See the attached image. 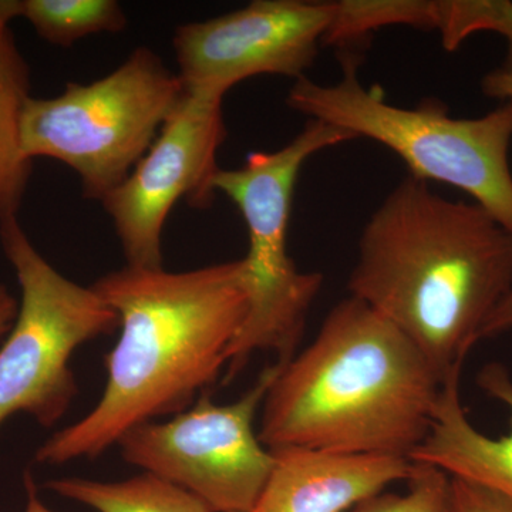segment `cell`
<instances>
[{
	"label": "cell",
	"instance_id": "obj_17",
	"mask_svg": "<svg viewBox=\"0 0 512 512\" xmlns=\"http://www.w3.org/2000/svg\"><path fill=\"white\" fill-rule=\"evenodd\" d=\"M436 30L441 45L454 52L477 32H494L508 43L504 69H512V2L510 0H436Z\"/></svg>",
	"mask_w": 512,
	"mask_h": 512
},
{
	"label": "cell",
	"instance_id": "obj_23",
	"mask_svg": "<svg viewBox=\"0 0 512 512\" xmlns=\"http://www.w3.org/2000/svg\"><path fill=\"white\" fill-rule=\"evenodd\" d=\"M18 18H20V0H0V29L10 28V23Z\"/></svg>",
	"mask_w": 512,
	"mask_h": 512
},
{
	"label": "cell",
	"instance_id": "obj_13",
	"mask_svg": "<svg viewBox=\"0 0 512 512\" xmlns=\"http://www.w3.org/2000/svg\"><path fill=\"white\" fill-rule=\"evenodd\" d=\"M32 74L12 30L0 29V224L18 217L33 161L23 156L20 128Z\"/></svg>",
	"mask_w": 512,
	"mask_h": 512
},
{
	"label": "cell",
	"instance_id": "obj_12",
	"mask_svg": "<svg viewBox=\"0 0 512 512\" xmlns=\"http://www.w3.org/2000/svg\"><path fill=\"white\" fill-rule=\"evenodd\" d=\"M461 372L441 384L429 434L410 454L414 463L444 471L447 476L470 481L512 503V377L507 367L493 362L478 373L477 384L487 396L510 410L508 436H485L464 412L460 397Z\"/></svg>",
	"mask_w": 512,
	"mask_h": 512
},
{
	"label": "cell",
	"instance_id": "obj_9",
	"mask_svg": "<svg viewBox=\"0 0 512 512\" xmlns=\"http://www.w3.org/2000/svg\"><path fill=\"white\" fill-rule=\"evenodd\" d=\"M222 97L188 92L126 181L103 201L127 265L163 268V229L181 198L211 207L218 150L227 138Z\"/></svg>",
	"mask_w": 512,
	"mask_h": 512
},
{
	"label": "cell",
	"instance_id": "obj_24",
	"mask_svg": "<svg viewBox=\"0 0 512 512\" xmlns=\"http://www.w3.org/2000/svg\"><path fill=\"white\" fill-rule=\"evenodd\" d=\"M26 493H28V505L25 512H53L37 497V488L33 477L29 473L25 476Z\"/></svg>",
	"mask_w": 512,
	"mask_h": 512
},
{
	"label": "cell",
	"instance_id": "obj_15",
	"mask_svg": "<svg viewBox=\"0 0 512 512\" xmlns=\"http://www.w3.org/2000/svg\"><path fill=\"white\" fill-rule=\"evenodd\" d=\"M20 18L47 43L60 47L99 33L124 32L128 25L116 0H20Z\"/></svg>",
	"mask_w": 512,
	"mask_h": 512
},
{
	"label": "cell",
	"instance_id": "obj_6",
	"mask_svg": "<svg viewBox=\"0 0 512 512\" xmlns=\"http://www.w3.org/2000/svg\"><path fill=\"white\" fill-rule=\"evenodd\" d=\"M185 94L150 47H137L93 83H67L55 97H30L20 128L23 156L72 168L83 197L103 201L133 173Z\"/></svg>",
	"mask_w": 512,
	"mask_h": 512
},
{
	"label": "cell",
	"instance_id": "obj_19",
	"mask_svg": "<svg viewBox=\"0 0 512 512\" xmlns=\"http://www.w3.org/2000/svg\"><path fill=\"white\" fill-rule=\"evenodd\" d=\"M448 512H512V503L481 485L450 477Z\"/></svg>",
	"mask_w": 512,
	"mask_h": 512
},
{
	"label": "cell",
	"instance_id": "obj_14",
	"mask_svg": "<svg viewBox=\"0 0 512 512\" xmlns=\"http://www.w3.org/2000/svg\"><path fill=\"white\" fill-rule=\"evenodd\" d=\"M46 488L97 512H212L190 491L148 473L119 483L60 478Z\"/></svg>",
	"mask_w": 512,
	"mask_h": 512
},
{
	"label": "cell",
	"instance_id": "obj_3",
	"mask_svg": "<svg viewBox=\"0 0 512 512\" xmlns=\"http://www.w3.org/2000/svg\"><path fill=\"white\" fill-rule=\"evenodd\" d=\"M436 369L393 323L349 296L282 366L262 403L268 450L409 457L433 423Z\"/></svg>",
	"mask_w": 512,
	"mask_h": 512
},
{
	"label": "cell",
	"instance_id": "obj_11",
	"mask_svg": "<svg viewBox=\"0 0 512 512\" xmlns=\"http://www.w3.org/2000/svg\"><path fill=\"white\" fill-rule=\"evenodd\" d=\"M274 468L252 512H345L409 481L416 463L390 454L275 450Z\"/></svg>",
	"mask_w": 512,
	"mask_h": 512
},
{
	"label": "cell",
	"instance_id": "obj_7",
	"mask_svg": "<svg viewBox=\"0 0 512 512\" xmlns=\"http://www.w3.org/2000/svg\"><path fill=\"white\" fill-rule=\"evenodd\" d=\"M0 242L22 291L18 316L0 349V426L30 414L55 426L77 394L70 369L74 350L111 335L119 315L97 295L56 271L39 254L18 217L0 224Z\"/></svg>",
	"mask_w": 512,
	"mask_h": 512
},
{
	"label": "cell",
	"instance_id": "obj_5",
	"mask_svg": "<svg viewBox=\"0 0 512 512\" xmlns=\"http://www.w3.org/2000/svg\"><path fill=\"white\" fill-rule=\"evenodd\" d=\"M353 140L338 127L308 120L281 150L249 153L242 167L220 168L212 178V190L237 205L248 229V252L239 259L248 313L229 350V377L237 376L256 352H275L281 365L296 355L323 275L299 271L289 255L293 194L309 158Z\"/></svg>",
	"mask_w": 512,
	"mask_h": 512
},
{
	"label": "cell",
	"instance_id": "obj_4",
	"mask_svg": "<svg viewBox=\"0 0 512 512\" xmlns=\"http://www.w3.org/2000/svg\"><path fill=\"white\" fill-rule=\"evenodd\" d=\"M359 60L343 56V76L323 84L295 80L286 104L308 120L323 121L389 148L416 180L437 181L470 195L512 232V103L477 119H456L434 99L416 107L390 104L379 86L366 89L357 76Z\"/></svg>",
	"mask_w": 512,
	"mask_h": 512
},
{
	"label": "cell",
	"instance_id": "obj_2",
	"mask_svg": "<svg viewBox=\"0 0 512 512\" xmlns=\"http://www.w3.org/2000/svg\"><path fill=\"white\" fill-rule=\"evenodd\" d=\"M348 288L444 382L512 291V232L476 202L448 200L409 175L366 222Z\"/></svg>",
	"mask_w": 512,
	"mask_h": 512
},
{
	"label": "cell",
	"instance_id": "obj_22",
	"mask_svg": "<svg viewBox=\"0 0 512 512\" xmlns=\"http://www.w3.org/2000/svg\"><path fill=\"white\" fill-rule=\"evenodd\" d=\"M19 303L15 296L8 291L5 285H0V338L10 332L16 316H18Z\"/></svg>",
	"mask_w": 512,
	"mask_h": 512
},
{
	"label": "cell",
	"instance_id": "obj_16",
	"mask_svg": "<svg viewBox=\"0 0 512 512\" xmlns=\"http://www.w3.org/2000/svg\"><path fill=\"white\" fill-rule=\"evenodd\" d=\"M323 45L350 46L389 26L436 30V0H339Z\"/></svg>",
	"mask_w": 512,
	"mask_h": 512
},
{
	"label": "cell",
	"instance_id": "obj_20",
	"mask_svg": "<svg viewBox=\"0 0 512 512\" xmlns=\"http://www.w3.org/2000/svg\"><path fill=\"white\" fill-rule=\"evenodd\" d=\"M481 90L490 99L512 103V69L501 67V69L485 74L481 80Z\"/></svg>",
	"mask_w": 512,
	"mask_h": 512
},
{
	"label": "cell",
	"instance_id": "obj_10",
	"mask_svg": "<svg viewBox=\"0 0 512 512\" xmlns=\"http://www.w3.org/2000/svg\"><path fill=\"white\" fill-rule=\"evenodd\" d=\"M332 2L255 0L175 30L178 76L188 92L222 97L256 76L305 77L332 20Z\"/></svg>",
	"mask_w": 512,
	"mask_h": 512
},
{
	"label": "cell",
	"instance_id": "obj_1",
	"mask_svg": "<svg viewBox=\"0 0 512 512\" xmlns=\"http://www.w3.org/2000/svg\"><path fill=\"white\" fill-rule=\"evenodd\" d=\"M92 288L120 319L106 389L92 412L36 451L40 464L100 457L128 430L185 412L228 366L248 313L239 259L185 272L126 265Z\"/></svg>",
	"mask_w": 512,
	"mask_h": 512
},
{
	"label": "cell",
	"instance_id": "obj_8",
	"mask_svg": "<svg viewBox=\"0 0 512 512\" xmlns=\"http://www.w3.org/2000/svg\"><path fill=\"white\" fill-rule=\"evenodd\" d=\"M281 363L266 367L237 402L214 404L201 396L167 421H148L121 436V457L190 491L212 512H252L274 468V453L254 423Z\"/></svg>",
	"mask_w": 512,
	"mask_h": 512
},
{
	"label": "cell",
	"instance_id": "obj_18",
	"mask_svg": "<svg viewBox=\"0 0 512 512\" xmlns=\"http://www.w3.org/2000/svg\"><path fill=\"white\" fill-rule=\"evenodd\" d=\"M404 494H379L357 505L353 512H448L450 476L439 468L416 463Z\"/></svg>",
	"mask_w": 512,
	"mask_h": 512
},
{
	"label": "cell",
	"instance_id": "obj_21",
	"mask_svg": "<svg viewBox=\"0 0 512 512\" xmlns=\"http://www.w3.org/2000/svg\"><path fill=\"white\" fill-rule=\"evenodd\" d=\"M512 329V291L501 301L491 313L481 330V339L494 338Z\"/></svg>",
	"mask_w": 512,
	"mask_h": 512
}]
</instances>
